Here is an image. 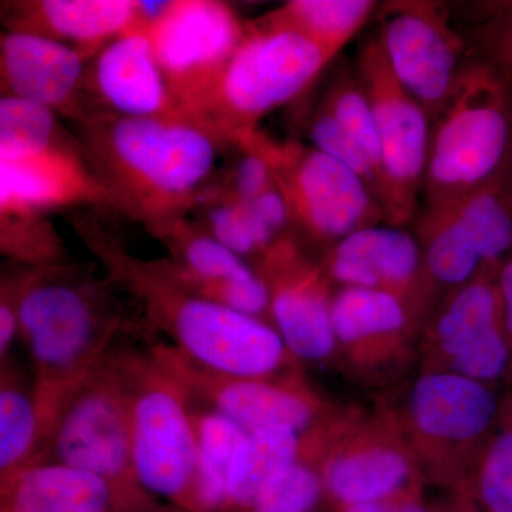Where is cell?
<instances>
[{"label":"cell","instance_id":"1","mask_svg":"<svg viewBox=\"0 0 512 512\" xmlns=\"http://www.w3.org/2000/svg\"><path fill=\"white\" fill-rule=\"evenodd\" d=\"M79 232L106 266L109 279L141 303L144 325L161 330L171 346L205 369L241 377L278 376L301 369L272 323L205 298L178 274L170 259L144 261L128 254L99 225Z\"/></svg>","mask_w":512,"mask_h":512},{"label":"cell","instance_id":"2","mask_svg":"<svg viewBox=\"0 0 512 512\" xmlns=\"http://www.w3.org/2000/svg\"><path fill=\"white\" fill-rule=\"evenodd\" d=\"M12 293L19 338L32 360L37 404L50 430L74 390L140 323L127 319L111 293L84 266L28 268L2 279Z\"/></svg>","mask_w":512,"mask_h":512},{"label":"cell","instance_id":"3","mask_svg":"<svg viewBox=\"0 0 512 512\" xmlns=\"http://www.w3.org/2000/svg\"><path fill=\"white\" fill-rule=\"evenodd\" d=\"M84 157L113 198V207L164 237L200 200L217 163L218 140L181 113L83 119Z\"/></svg>","mask_w":512,"mask_h":512},{"label":"cell","instance_id":"4","mask_svg":"<svg viewBox=\"0 0 512 512\" xmlns=\"http://www.w3.org/2000/svg\"><path fill=\"white\" fill-rule=\"evenodd\" d=\"M512 154V87L468 57L431 121L424 212L446 210L490 181Z\"/></svg>","mask_w":512,"mask_h":512},{"label":"cell","instance_id":"5","mask_svg":"<svg viewBox=\"0 0 512 512\" xmlns=\"http://www.w3.org/2000/svg\"><path fill=\"white\" fill-rule=\"evenodd\" d=\"M332 59L295 30L266 16L247 30L217 82L187 117L237 147L272 111L301 96Z\"/></svg>","mask_w":512,"mask_h":512},{"label":"cell","instance_id":"6","mask_svg":"<svg viewBox=\"0 0 512 512\" xmlns=\"http://www.w3.org/2000/svg\"><path fill=\"white\" fill-rule=\"evenodd\" d=\"M392 406L426 485L466 493L493 433L501 399L494 387L447 372H419Z\"/></svg>","mask_w":512,"mask_h":512},{"label":"cell","instance_id":"7","mask_svg":"<svg viewBox=\"0 0 512 512\" xmlns=\"http://www.w3.org/2000/svg\"><path fill=\"white\" fill-rule=\"evenodd\" d=\"M110 357L128 394L134 467L141 487L171 507L191 511L197 444L190 397L147 349L117 343Z\"/></svg>","mask_w":512,"mask_h":512},{"label":"cell","instance_id":"8","mask_svg":"<svg viewBox=\"0 0 512 512\" xmlns=\"http://www.w3.org/2000/svg\"><path fill=\"white\" fill-rule=\"evenodd\" d=\"M318 466L332 511L423 497L412 446L389 403L373 410L338 407L319 424Z\"/></svg>","mask_w":512,"mask_h":512},{"label":"cell","instance_id":"9","mask_svg":"<svg viewBox=\"0 0 512 512\" xmlns=\"http://www.w3.org/2000/svg\"><path fill=\"white\" fill-rule=\"evenodd\" d=\"M265 150L293 228L311 244L326 252L360 229L387 224L376 195L336 158L311 144L278 143L266 136Z\"/></svg>","mask_w":512,"mask_h":512},{"label":"cell","instance_id":"10","mask_svg":"<svg viewBox=\"0 0 512 512\" xmlns=\"http://www.w3.org/2000/svg\"><path fill=\"white\" fill-rule=\"evenodd\" d=\"M501 264L484 266L440 299L420 333L419 372L453 373L491 387L508 375L512 343L498 288Z\"/></svg>","mask_w":512,"mask_h":512},{"label":"cell","instance_id":"11","mask_svg":"<svg viewBox=\"0 0 512 512\" xmlns=\"http://www.w3.org/2000/svg\"><path fill=\"white\" fill-rule=\"evenodd\" d=\"M353 63L375 114L387 224L404 228L416 220L423 198L430 117L393 73L376 35L359 46Z\"/></svg>","mask_w":512,"mask_h":512},{"label":"cell","instance_id":"12","mask_svg":"<svg viewBox=\"0 0 512 512\" xmlns=\"http://www.w3.org/2000/svg\"><path fill=\"white\" fill-rule=\"evenodd\" d=\"M416 237L437 291H453L512 254V154L500 171L457 204L420 211Z\"/></svg>","mask_w":512,"mask_h":512},{"label":"cell","instance_id":"13","mask_svg":"<svg viewBox=\"0 0 512 512\" xmlns=\"http://www.w3.org/2000/svg\"><path fill=\"white\" fill-rule=\"evenodd\" d=\"M151 349L191 402L217 410L247 433L266 429L305 433L339 407L306 380L302 369L269 377L229 376L197 365L170 343H154Z\"/></svg>","mask_w":512,"mask_h":512},{"label":"cell","instance_id":"14","mask_svg":"<svg viewBox=\"0 0 512 512\" xmlns=\"http://www.w3.org/2000/svg\"><path fill=\"white\" fill-rule=\"evenodd\" d=\"M45 461L146 491L134 467L127 389L110 353L64 404L47 443Z\"/></svg>","mask_w":512,"mask_h":512},{"label":"cell","instance_id":"15","mask_svg":"<svg viewBox=\"0 0 512 512\" xmlns=\"http://www.w3.org/2000/svg\"><path fill=\"white\" fill-rule=\"evenodd\" d=\"M377 32L393 73L436 119L468 59L463 30L451 9L433 0H392L376 10Z\"/></svg>","mask_w":512,"mask_h":512},{"label":"cell","instance_id":"16","mask_svg":"<svg viewBox=\"0 0 512 512\" xmlns=\"http://www.w3.org/2000/svg\"><path fill=\"white\" fill-rule=\"evenodd\" d=\"M332 315L336 363L360 386L392 387L419 363L420 325L389 293L336 288Z\"/></svg>","mask_w":512,"mask_h":512},{"label":"cell","instance_id":"17","mask_svg":"<svg viewBox=\"0 0 512 512\" xmlns=\"http://www.w3.org/2000/svg\"><path fill=\"white\" fill-rule=\"evenodd\" d=\"M247 23L227 3L173 0L146 30L178 111L187 116L210 92L241 43Z\"/></svg>","mask_w":512,"mask_h":512},{"label":"cell","instance_id":"18","mask_svg":"<svg viewBox=\"0 0 512 512\" xmlns=\"http://www.w3.org/2000/svg\"><path fill=\"white\" fill-rule=\"evenodd\" d=\"M254 268L271 296V323L299 363H336L335 285L322 262L303 254L289 235L272 245Z\"/></svg>","mask_w":512,"mask_h":512},{"label":"cell","instance_id":"19","mask_svg":"<svg viewBox=\"0 0 512 512\" xmlns=\"http://www.w3.org/2000/svg\"><path fill=\"white\" fill-rule=\"evenodd\" d=\"M335 288L389 293L404 303L423 330L441 296L424 265L416 235L393 225L360 229L320 258Z\"/></svg>","mask_w":512,"mask_h":512},{"label":"cell","instance_id":"20","mask_svg":"<svg viewBox=\"0 0 512 512\" xmlns=\"http://www.w3.org/2000/svg\"><path fill=\"white\" fill-rule=\"evenodd\" d=\"M87 204L113 205V198L70 144L0 160V217H42Z\"/></svg>","mask_w":512,"mask_h":512},{"label":"cell","instance_id":"21","mask_svg":"<svg viewBox=\"0 0 512 512\" xmlns=\"http://www.w3.org/2000/svg\"><path fill=\"white\" fill-rule=\"evenodd\" d=\"M147 491L120 487L66 464H33L0 485L6 512H173Z\"/></svg>","mask_w":512,"mask_h":512},{"label":"cell","instance_id":"22","mask_svg":"<svg viewBox=\"0 0 512 512\" xmlns=\"http://www.w3.org/2000/svg\"><path fill=\"white\" fill-rule=\"evenodd\" d=\"M87 56L76 47L36 33L8 30L0 39L2 96L37 101L76 114L86 80Z\"/></svg>","mask_w":512,"mask_h":512},{"label":"cell","instance_id":"23","mask_svg":"<svg viewBox=\"0 0 512 512\" xmlns=\"http://www.w3.org/2000/svg\"><path fill=\"white\" fill-rule=\"evenodd\" d=\"M90 72L93 92L107 113L123 117L180 113L146 32L127 29L114 37L97 53Z\"/></svg>","mask_w":512,"mask_h":512},{"label":"cell","instance_id":"24","mask_svg":"<svg viewBox=\"0 0 512 512\" xmlns=\"http://www.w3.org/2000/svg\"><path fill=\"white\" fill-rule=\"evenodd\" d=\"M6 9L8 30L50 37L89 57L130 28L136 0H36Z\"/></svg>","mask_w":512,"mask_h":512},{"label":"cell","instance_id":"25","mask_svg":"<svg viewBox=\"0 0 512 512\" xmlns=\"http://www.w3.org/2000/svg\"><path fill=\"white\" fill-rule=\"evenodd\" d=\"M308 454L305 433L266 429L248 433L232 461L227 501L221 512L254 507Z\"/></svg>","mask_w":512,"mask_h":512},{"label":"cell","instance_id":"26","mask_svg":"<svg viewBox=\"0 0 512 512\" xmlns=\"http://www.w3.org/2000/svg\"><path fill=\"white\" fill-rule=\"evenodd\" d=\"M49 437L33 383H25L8 357L0 362V485L42 463Z\"/></svg>","mask_w":512,"mask_h":512},{"label":"cell","instance_id":"27","mask_svg":"<svg viewBox=\"0 0 512 512\" xmlns=\"http://www.w3.org/2000/svg\"><path fill=\"white\" fill-rule=\"evenodd\" d=\"M190 403L197 444L190 512H221L227 501L232 461L248 433L217 410Z\"/></svg>","mask_w":512,"mask_h":512},{"label":"cell","instance_id":"28","mask_svg":"<svg viewBox=\"0 0 512 512\" xmlns=\"http://www.w3.org/2000/svg\"><path fill=\"white\" fill-rule=\"evenodd\" d=\"M377 8L373 0H291L266 18L305 36L335 60Z\"/></svg>","mask_w":512,"mask_h":512},{"label":"cell","instance_id":"29","mask_svg":"<svg viewBox=\"0 0 512 512\" xmlns=\"http://www.w3.org/2000/svg\"><path fill=\"white\" fill-rule=\"evenodd\" d=\"M326 110L338 121L339 126L355 140L357 146L365 151L370 163L375 167L382 185V151L377 134L375 114L362 80L353 62H342L333 70L326 92L320 101Z\"/></svg>","mask_w":512,"mask_h":512},{"label":"cell","instance_id":"30","mask_svg":"<svg viewBox=\"0 0 512 512\" xmlns=\"http://www.w3.org/2000/svg\"><path fill=\"white\" fill-rule=\"evenodd\" d=\"M463 497L480 512H512V393L501 399L497 423Z\"/></svg>","mask_w":512,"mask_h":512},{"label":"cell","instance_id":"31","mask_svg":"<svg viewBox=\"0 0 512 512\" xmlns=\"http://www.w3.org/2000/svg\"><path fill=\"white\" fill-rule=\"evenodd\" d=\"M173 259L171 262L187 281L214 282L245 278L255 274L254 265L222 245L210 232L192 231L180 222L164 235Z\"/></svg>","mask_w":512,"mask_h":512},{"label":"cell","instance_id":"32","mask_svg":"<svg viewBox=\"0 0 512 512\" xmlns=\"http://www.w3.org/2000/svg\"><path fill=\"white\" fill-rule=\"evenodd\" d=\"M56 111L37 101L0 99V160H12L62 146Z\"/></svg>","mask_w":512,"mask_h":512},{"label":"cell","instance_id":"33","mask_svg":"<svg viewBox=\"0 0 512 512\" xmlns=\"http://www.w3.org/2000/svg\"><path fill=\"white\" fill-rule=\"evenodd\" d=\"M308 454L259 503L239 512H319L325 500L318 466V437L305 431Z\"/></svg>","mask_w":512,"mask_h":512},{"label":"cell","instance_id":"34","mask_svg":"<svg viewBox=\"0 0 512 512\" xmlns=\"http://www.w3.org/2000/svg\"><path fill=\"white\" fill-rule=\"evenodd\" d=\"M210 234L244 259L258 261L281 241L265 227L249 202L222 201L208 214Z\"/></svg>","mask_w":512,"mask_h":512},{"label":"cell","instance_id":"35","mask_svg":"<svg viewBox=\"0 0 512 512\" xmlns=\"http://www.w3.org/2000/svg\"><path fill=\"white\" fill-rule=\"evenodd\" d=\"M0 232L3 255L16 264L28 268L69 264L62 242L49 224H42V217H3Z\"/></svg>","mask_w":512,"mask_h":512},{"label":"cell","instance_id":"36","mask_svg":"<svg viewBox=\"0 0 512 512\" xmlns=\"http://www.w3.org/2000/svg\"><path fill=\"white\" fill-rule=\"evenodd\" d=\"M480 22L464 33L468 57L480 60L512 87V2L485 3Z\"/></svg>","mask_w":512,"mask_h":512},{"label":"cell","instance_id":"37","mask_svg":"<svg viewBox=\"0 0 512 512\" xmlns=\"http://www.w3.org/2000/svg\"><path fill=\"white\" fill-rule=\"evenodd\" d=\"M306 134L312 147L346 165L372 190L382 204V185L375 167L370 163L365 151L339 126L338 121L333 119L332 114L322 103L309 114L306 120Z\"/></svg>","mask_w":512,"mask_h":512},{"label":"cell","instance_id":"38","mask_svg":"<svg viewBox=\"0 0 512 512\" xmlns=\"http://www.w3.org/2000/svg\"><path fill=\"white\" fill-rule=\"evenodd\" d=\"M19 336V318L12 293L6 286L0 288V360L9 357L13 342Z\"/></svg>","mask_w":512,"mask_h":512},{"label":"cell","instance_id":"39","mask_svg":"<svg viewBox=\"0 0 512 512\" xmlns=\"http://www.w3.org/2000/svg\"><path fill=\"white\" fill-rule=\"evenodd\" d=\"M333 512H444L443 505L433 507L427 504L423 497L393 498L379 503L357 505Z\"/></svg>","mask_w":512,"mask_h":512},{"label":"cell","instance_id":"40","mask_svg":"<svg viewBox=\"0 0 512 512\" xmlns=\"http://www.w3.org/2000/svg\"><path fill=\"white\" fill-rule=\"evenodd\" d=\"M498 288L503 302L504 325L512 343V254L504 259L498 271Z\"/></svg>","mask_w":512,"mask_h":512},{"label":"cell","instance_id":"41","mask_svg":"<svg viewBox=\"0 0 512 512\" xmlns=\"http://www.w3.org/2000/svg\"><path fill=\"white\" fill-rule=\"evenodd\" d=\"M444 512H480L476 505L468 497L463 495H454L451 497L450 504L443 505Z\"/></svg>","mask_w":512,"mask_h":512},{"label":"cell","instance_id":"42","mask_svg":"<svg viewBox=\"0 0 512 512\" xmlns=\"http://www.w3.org/2000/svg\"><path fill=\"white\" fill-rule=\"evenodd\" d=\"M173 512H183V511H180V510H174Z\"/></svg>","mask_w":512,"mask_h":512},{"label":"cell","instance_id":"43","mask_svg":"<svg viewBox=\"0 0 512 512\" xmlns=\"http://www.w3.org/2000/svg\"><path fill=\"white\" fill-rule=\"evenodd\" d=\"M0 512H6V511H0Z\"/></svg>","mask_w":512,"mask_h":512},{"label":"cell","instance_id":"44","mask_svg":"<svg viewBox=\"0 0 512 512\" xmlns=\"http://www.w3.org/2000/svg\"><path fill=\"white\" fill-rule=\"evenodd\" d=\"M330 512H333V511H330Z\"/></svg>","mask_w":512,"mask_h":512}]
</instances>
